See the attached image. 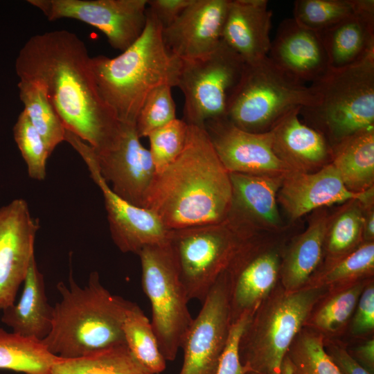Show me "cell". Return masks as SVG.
I'll list each match as a JSON object with an SVG mask.
<instances>
[{
    "mask_svg": "<svg viewBox=\"0 0 374 374\" xmlns=\"http://www.w3.org/2000/svg\"><path fill=\"white\" fill-rule=\"evenodd\" d=\"M137 255L159 350L166 361H173L193 321L188 306L190 301L168 241L145 247Z\"/></svg>",
    "mask_w": 374,
    "mask_h": 374,
    "instance_id": "cell-9",
    "label": "cell"
},
{
    "mask_svg": "<svg viewBox=\"0 0 374 374\" xmlns=\"http://www.w3.org/2000/svg\"><path fill=\"white\" fill-rule=\"evenodd\" d=\"M367 279L329 290L314 307L305 326L321 333H338L354 312L359 296L368 283Z\"/></svg>",
    "mask_w": 374,
    "mask_h": 374,
    "instance_id": "cell-29",
    "label": "cell"
},
{
    "mask_svg": "<svg viewBox=\"0 0 374 374\" xmlns=\"http://www.w3.org/2000/svg\"><path fill=\"white\" fill-rule=\"evenodd\" d=\"M1 321L21 335L42 341L50 332L53 318L45 292L43 274L34 256L23 282V290L17 303L2 310Z\"/></svg>",
    "mask_w": 374,
    "mask_h": 374,
    "instance_id": "cell-25",
    "label": "cell"
},
{
    "mask_svg": "<svg viewBox=\"0 0 374 374\" xmlns=\"http://www.w3.org/2000/svg\"><path fill=\"white\" fill-rule=\"evenodd\" d=\"M245 65L222 40L204 57L181 60L177 87L184 97L183 120L204 127L209 120L225 117L229 99Z\"/></svg>",
    "mask_w": 374,
    "mask_h": 374,
    "instance_id": "cell-10",
    "label": "cell"
},
{
    "mask_svg": "<svg viewBox=\"0 0 374 374\" xmlns=\"http://www.w3.org/2000/svg\"><path fill=\"white\" fill-rule=\"evenodd\" d=\"M229 284L224 271L193 319L181 348L179 374H215L231 323Z\"/></svg>",
    "mask_w": 374,
    "mask_h": 374,
    "instance_id": "cell-13",
    "label": "cell"
},
{
    "mask_svg": "<svg viewBox=\"0 0 374 374\" xmlns=\"http://www.w3.org/2000/svg\"><path fill=\"white\" fill-rule=\"evenodd\" d=\"M374 270V242H365L344 257L331 262L305 286L326 287L329 290L366 279Z\"/></svg>",
    "mask_w": 374,
    "mask_h": 374,
    "instance_id": "cell-33",
    "label": "cell"
},
{
    "mask_svg": "<svg viewBox=\"0 0 374 374\" xmlns=\"http://www.w3.org/2000/svg\"><path fill=\"white\" fill-rule=\"evenodd\" d=\"M65 141L80 154L105 201L111 237L123 253L138 254L144 247L168 241V230L152 211L136 206L116 195L102 177L93 149L66 130Z\"/></svg>",
    "mask_w": 374,
    "mask_h": 374,
    "instance_id": "cell-11",
    "label": "cell"
},
{
    "mask_svg": "<svg viewBox=\"0 0 374 374\" xmlns=\"http://www.w3.org/2000/svg\"><path fill=\"white\" fill-rule=\"evenodd\" d=\"M318 100L310 85L292 78L266 57L245 65L229 99L225 117L242 130L265 132L292 110L313 106Z\"/></svg>",
    "mask_w": 374,
    "mask_h": 374,
    "instance_id": "cell-7",
    "label": "cell"
},
{
    "mask_svg": "<svg viewBox=\"0 0 374 374\" xmlns=\"http://www.w3.org/2000/svg\"><path fill=\"white\" fill-rule=\"evenodd\" d=\"M229 175L232 202L227 218L250 233L256 224L276 227L280 220L277 193L283 176Z\"/></svg>",
    "mask_w": 374,
    "mask_h": 374,
    "instance_id": "cell-23",
    "label": "cell"
},
{
    "mask_svg": "<svg viewBox=\"0 0 374 374\" xmlns=\"http://www.w3.org/2000/svg\"><path fill=\"white\" fill-rule=\"evenodd\" d=\"M39 229L25 199L17 198L0 208V310L15 303L35 256Z\"/></svg>",
    "mask_w": 374,
    "mask_h": 374,
    "instance_id": "cell-14",
    "label": "cell"
},
{
    "mask_svg": "<svg viewBox=\"0 0 374 374\" xmlns=\"http://www.w3.org/2000/svg\"><path fill=\"white\" fill-rule=\"evenodd\" d=\"M251 238L244 241L226 269L231 322L244 311L256 310L276 287L280 276L278 254L258 253Z\"/></svg>",
    "mask_w": 374,
    "mask_h": 374,
    "instance_id": "cell-19",
    "label": "cell"
},
{
    "mask_svg": "<svg viewBox=\"0 0 374 374\" xmlns=\"http://www.w3.org/2000/svg\"><path fill=\"white\" fill-rule=\"evenodd\" d=\"M188 125L176 118L148 136L150 152L157 174L172 163L184 149Z\"/></svg>",
    "mask_w": 374,
    "mask_h": 374,
    "instance_id": "cell-38",
    "label": "cell"
},
{
    "mask_svg": "<svg viewBox=\"0 0 374 374\" xmlns=\"http://www.w3.org/2000/svg\"><path fill=\"white\" fill-rule=\"evenodd\" d=\"M328 291L315 286L292 292L282 286L273 290L256 308L240 340V360L247 373L280 374L291 344Z\"/></svg>",
    "mask_w": 374,
    "mask_h": 374,
    "instance_id": "cell-5",
    "label": "cell"
},
{
    "mask_svg": "<svg viewBox=\"0 0 374 374\" xmlns=\"http://www.w3.org/2000/svg\"><path fill=\"white\" fill-rule=\"evenodd\" d=\"M324 341L321 333L302 328L286 354L292 374H342L327 353Z\"/></svg>",
    "mask_w": 374,
    "mask_h": 374,
    "instance_id": "cell-34",
    "label": "cell"
},
{
    "mask_svg": "<svg viewBox=\"0 0 374 374\" xmlns=\"http://www.w3.org/2000/svg\"><path fill=\"white\" fill-rule=\"evenodd\" d=\"M193 0H148V10L164 28L170 25Z\"/></svg>",
    "mask_w": 374,
    "mask_h": 374,
    "instance_id": "cell-42",
    "label": "cell"
},
{
    "mask_svg": "<svg viewBox=\"0 0 374 374\" xmlns=\"http://www.w3.org/2000/svg\"><path fill=\"white\" fill-rule=\"evenodd\" d=\"M95 154L100 172L112 190L129 203L144 208L157 172L149 150L140 141L135 124L122 123L117 145Z\"/></svg>",
    "mask_w": 374,
    "mask_h": 374,
    "instance_id": "cell-16",
    "label": "cell"
},
{
    "mask_svg": "<svg viewBox=\"0 0 374 374\" xmlns=\"http://www.w3.org/2000/svg\"><path fill=\"white\" fill-rule=\"evenodd\" d=\"M325 349L342 374H372L357 362L341 344H325Z\"/></svg>",
    "mask_w": 374,
    "mask_h": 374,
    "instance_id": "cell-43",
    "label": "cell"
},
{
    "mask_svg": "<svg viewBox=\"0 0 374 374\" xmlns=\"http://www.w3.org/2000/svg\"><path fill=\"white\" fill-rule=\"evenodd\" d=\"M310 86L319 100L301 108L299 115L332 148L357 133L374 129V53L352 66L329 69Z\"/></svg>",
    "mask_w": 374,
    "mask_h": 374,
    "instance_id": "cell-6",
    "label": "cell"
},
{
    "mask_svg": "<svg viewBox=\"0 0 374 374\" xmlns=\"http://www.w3.org/2000/svg\"><path fill=\"white\" fill-rule=\"evenodd\" d=\"M364 215L357 204L342 210L328 225L325 244L331 262L356 249L362 240Z\"/></svg>",
    "mask_w": 374,
    "mask_h": 374,
    "instance_id": "cell-35",
    "label": "cell"
},
{
    "mask_svg": "<svg viewBox=\"0 0 374 374\" xmlns=\"http://www.w3.org/2000/svg\"><path fill=\"white\" fill-rule=\"evenodd\" d=\"M351 356L368 371L373 374L374 371V339L373 338L357 346Z\"/></svg>",
    "mask_w": 374,
    "mask_h": 374,
    "instance_id": "cell-44",
    "label": "cell"
},
{
    "mask_svg": "<svg viewBox=\"0 0 374 374\" xmlns=\"http://www.w3.org/2000/svg\"><path fill=\"white\" fill-rule=\"evenodd\" d=\"M232 202L229 172L220 160L204 127L188 125L184 149L157 174L145 208L168 230L225 220Z\"/></svg>",
    "mask_w": 374,
    "mask_h": 374,
    "instance_id": "cell-2",
    "label": "cell"
},
{
    "mask_svg": "<svg viewBox=\"0 0 374 374\" xmlns=\"http://www.w3.org/2000/svg\"><path fill=\"white\" fill-rule=\"evenodd\" d=\"M328 225L326 214L316 216L291 244L280 268L281 286L285 290L303 288L311 278L321 259Z\"/></svg>",
    "mask_w": 374,
    "mask_h": 374,
    "instance_id": "cell-26",
    "label": "cell"
},
{
    "mask_svg": "<svg viewBox=\"0 0 374 374\" xmlns=\"http://www.w3.org/2000/svg\"><path fill=\"white\" fill-rule=\"evenodd\" d=\"M267 57L304 84L314 82L330 69L319 33L300 25L293 17L279 24Z\"/></svg>",
    "mask_w": 374,
    "mask_h": 374,
    "instance_id": "cell-20",
    "label": "cell"
},
{
    "mask_svg": "<svg viewBox=\"0 0 374 374\" xmlns=\"http://www.w3.org/2000/svg\"><path fill=\"white\" fill-rule=\"evenodd\" d=\"M278 201L292 220L312 210L355 200L371 203L373 188L362 193L348 190L337 170L330 163L315 172L292 170L283 176Z\"/></svg>",
    "mask_w": 374,
    "mask_h": 374,
    "instance_id": "cell-18",
    "label": "cell"
},
{
    "mask_svg": "<svg viewBox=\"0 0 374 374\" xmlns=\"http://www.w3.org/2000/svg\"><path fill=\"white\" fill-rule=\"evenodd\" d=\"M123 330L125 344L138 362L151 374H159L166 369V360L162 355L151 321L135 303L127 308Z\"/></svg>",
    "mask_w": 374,
    "mask_h": 374,
    "instance_id": "cell-31",
    "label": "cell"
},
{
    "mask_svg": "<svg viewBox=\"0 0 374 374\" xmlns=\"http://www.w3.org/2000/svg\"><path fill=\"white\" fill-rule=\"evenodd\" d=\"M172 87L161 85L146 97L135 121L139 137H148L154 130L176 119V106Z\"/></svg>",
    "mask_w": 374,
    "mask_h": 374,
    "instance_id": "cell-39",
    "label": "cell"
},
{
    "mask_svg": "<svg viewBox=\"0 0 374 374\" xmlns=\"http://www.w3.org/2000/svg\"><path fill=\"white\" fill-rule=\"evenodd\" d=\"M69 282L56 285L61 299L53 306L52 327L42 340L47 349L60 358L73 359L126 345L123 326L130 301L107 290L96 271L83 287L71 273Z\"/></svg>",
    "mask_w": 374,
    "mask_h": 374,
    "instance_id": "cell-3",
    "label": "cell"
},
{
    "mask_svg": "<svg viewBox=\"0 0 374 374\" xmlns=\"http://www.w3.org/2000/svg\"><path fill=\"white\" fill-rule=\"evenodd\" d=\"M15 69L19 80L44 89L65 130L97 154L117 145L122 123L100 97L87 46L75 33L56 30L32 36Z\"/></svg>",
    "mask_w": 374,
    "mask_h": 374,
    "instance_id": "cell-1",
    "label": "cell"
},
{
    "mask_svg": "<svg viewBox=\"0 0 374 374\" xmlns=\"http://www.w3.org/2000/svg\"><path fill=\"white\" fill-rule=\"evenodd\" d=\"M331 163L350 191L373 188L374 129L357 133L332 148Z\"/></svg>",
    "mask_w": 374,
    "mask_h": 374,
    "instance_id": "cell-27",
    "label": "cell"
},
{
    "mask_svg": "<svg viewBox=\"0 0 374 374\" xmlns=\"http://www.w3.org/2000/svg\"><path fill=\"white\" fill-rule=\"evenodd\" d=\"M251 236L228 218L219 223L170 230L168 244L189 301H204Z\"/></svg>",
    "mask_w": 374,
    "mask_h": 374,
    "instance_id": "cell-8",
    "label": "cell"
},
{
    "mask_svg": "<svg viewBox=\"0 0 374 374\" xmlns=\"http://www.w3.org/2000/svg\"><path fill=\"white\" fill-rule=\"evenodd\" d=\"M330 69L355 64L374 53V1L357 0L355 10L318 32Z\"/></svg>",
    "mask_w": 374,
    "mask_h": 374,
    "instance_id": "cell-22",
    "label": "cell"
},
{
    "mask_svg": "<svg viewBox=\"0 0 374 374\" xmlns=\"http://www.w3.org/2000/svg\"><path fill=\"white\" fill-rule=\"evenodd\" d=\"M267 0H230L222 40L246 64L267 57L270 46L272 12Z\"/></svg>",
    "mask_w": 374,
    "mask_h": 374,
    "instance_id": "cell-21",
    "label": "cell"
},
{
    "mask_svg": "<svg viewBox=\"0 0 374 374\" xmlns=\"http://www.w3.org/2000/svg\"><path fill=\"white\" fill-rule=\"evenodd\" d=\"M211 143L229 172L284 176L292 170L275 153L271 130L250 132L226 117L204 124Z\"/></svg>",
    "mask_w": 374,
    "mask_h": 374,
    "instance_id": "cell-15",
    "label": "cell"
},
{
    "mask_svg": "<svg viewBox=\"0 0 374 374\" xmlns=\"http://www.w3.org/2000/svg\"><path fill=\"white\" fill-rule=\"evenodd\" d=\"M230 0H193L162 29L168 51L181 60L204 57L215 50L222 34Z\"/></svg>",
    "mask_w": 374,
    "mask_h": 374,
    "instance_id": "cell-17",
    "label": "cell"
},
{
    "mask_svg": "<svg viewBox=\"0 0 374 374\" xmlns=\"http://www.w3.org/2000/svg\"><path fill=\"white\" fill-rule=\"evenodd\" d=\"M15 141L26 163L30 178L42 181L46 175V162L51 153L38 132L22 111L13 127Z\"/></svg>",
    "mask_w": 374,
    "mask_h": 374,
    "instance_id": "cell-37",
    "label": "cell"
},
{
    "mask_svg": "<svg viewBox=\"0 0 374 374\" xmlns=\"http://www.w3.org/2000/svg\"><path fill=\"white\" fill-rule=\"evenodd\" d=\"M300 109L287 113L271 130L273 148L292 170L308 172L328 164L332 148L321 132L300 119Z\"/></svg>",
    "mask_w": 374,
    "mask_h": 374,
    "instance_id": "cell-24",
    "label": "cell"
},
{
    "mask_svg": "<svg viewBox=\"0 0 374 374\" xmlns=\"http://www.w3.org/2000/svg\"><path fill=\"white\" fill-rule=\"evenodd\" d=\"M50 374H151L132 355L126 345L112 347L73 359L60 358Z\"/></svg>",
    "mask_w": 374,
    "mask_h": 374,
    "instance_id": "cell-30",
    "label": "cell"
},
{
    "mask_svg": "<svg viewBox=\"0 0 374 374\" xmlns=\"http://www.w3.org/2000/svg\"><path fill=\"white\" fill-rule=\"evenodd\" d=\"M255 311H244L231 322L215 374L247 373V369L240 360V343L242 336Z\"/></svg>",
    "mask_w": 374,
    "mask_h": 374,
    "instance_id": "cell-40",
    "label": "cell"
},
{
    "mask_svg": "<svg viewBox=\"0 0 374 374\" xmlns=\"http://www.w3.org/2000/svg\"><path fill=\"white\" fill-rule=\"evenodd\" d=\"M162 26L147 10L141 36L114 57H91L98 93L121 123H134L146 97L161 85L177 87L181 60L166 48Z\"/></svg>",
    "mask_w": 374,
    "mask_h": 374,
    "instance_id": "cell-4",
    "label": "cell"
},
{
    "mask_svg": "<svg viewBox=\"0 0 374 374\" xmlns=\"http://www.w3.org/2000/svg\"><path fill=\"white\" fill-rule=\"evenodd\" d=\"M48 21L74 19L105 34L110 46L121 52L142 34L148 0H28Z\"/></svg>",
    "mask_w": 374,
    "mask_h": 374,
    "instance_id": "cell-12",
    "label": "cell"
},
{
    "mask_svg": "<svg viewBox=\"0 0 374 374\" xmlns=\"http://www.w3.org/2000/svg\"><path fill=\"white\" fill-rule=\"evenodd\" d=\"M18 88L19 98L24 106L23 111L51 154L60 143L65 141L66 130L62 121L41 86L20 80Z\"/></svg>",
    "mask_w": 374,
    "mask_h": 374,
    "instance_id": "cell-32",
    "label": "cell"
},
{
    "mask_svg": "<svg viewBox=\"0 0 374 374\" xmlns=\"http://www.w3.org/2000/svg\"><path fill=\"white\" fill-rule=\"evenodd\" d=\"M247 374H257V373H247Z\"/></svg>",
    "mask_w": 374,
    "mask_h": 374,
    "instance_id": "cell-46",
    "label": "cell"
},
{
    "mask_svg": "<svg viewBox=\"0 0 374 374\" xmlns=\"http://www.w3.org/2000/svg\"><path fill=\"white\" fill-rule=\"evenodd\" d=\"M374 238V213L371 210L367 216H364L362 240L365 242H373Z\"/></svg>",
    "mask_w": 374,
    "mask_h": 374,
    "instance_id": "cell-45",
    "label": "cell"
},
{
    "mask_svg": "<svg viewBox=\"0 0 374 374\" xmlns=\"http://www.w3.org/2000/svg\"><path fill=\"white\" fill-rule=\"evenodd\" d=\"M351 325L354 336L366 335L374 328V285L368 281L363 290L357 306Z\"/></svg>",
    "mask_w": 374,
    "mask_h": 374,
    "instance_id": "cell-41",
    "label": "cell"
},
{
    "mask_svg": "<svg viewBox=\"0 0 374 374\" xmlns=\"http://www.w3.org/2000/svg\"><path fill=\"white\" fill-rule=\"evenodd\" d=\"M357 0H296L293 18L300 25L320 32L339 22L355 9Z\"/></svg>",
    "mask_w": 374,
    "mask_h": 374,
    "instance_id": "cell-36",
    "label": "cell"
},
{
    "mask_svg": "<svg viewBox=\"0 0 374 374\" xmlns=\"http://www.w3.org/2000/svg\"><path fill=\"white\" fill-rule=\"evenodd\" d=\"M60 359L42 341L0 328V369L24 374H50Z\"/></svg>",
    "mask_w": 374,
    "mask_h": 374,
    "instance_id": "cell-28",
    "label": "cell"
}]
</instances>
